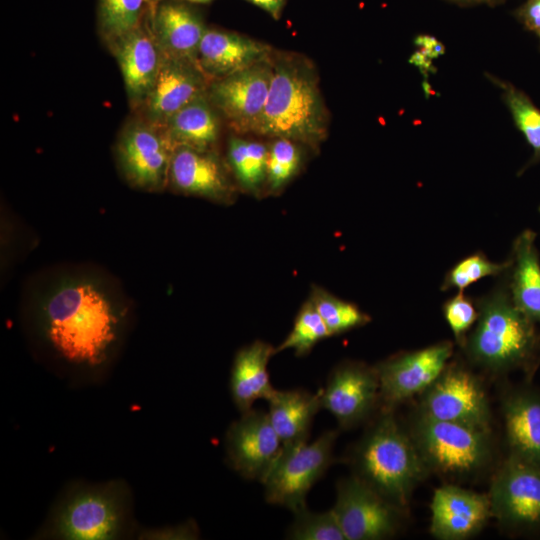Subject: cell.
I'll list each match as a JSON object with an SVG mask.
<instances>
[{
  "instance_id": "1",
  "label": "cell",
  "mask_w": 540,
  "mask_h": 540,
  "mask_svg": "<svg viewBox=\"0 0 540 540\" xmlns=\"http://www.w3.org/2000/svg\"><path fill=\"white\" fill-rule=\"evenodd\" d=\"M123 326L116 304L98 285L71 281L47 297L39 329L53 353L68 367L93 375L110 360Z\"/></svg>"
},
{
  "instance_id": "2",
  "label": "cell",
  "mask_w": 540,
  "mask_h": 540,
  "mask_svg": "<svg viewBox=\"0 0 540 540\" xmlns=\"http://www.w3.org/2000/svg\"><path fill=\"white\" fill-rule=\"evenodd\" d=\"M272 79L259 135L316 148L328 132L317 70L303 55L272 51Z\"/></svg>"
},
{
  "instance_id": "3",
  "label": "cell",
  "mask_w": 540,
  "mask_h": 540,
  "mask_svg": "<svg viewBox=\"0 0 540 540\" xmlns=\"http://www.w3.org/2000/svg\"><path fill=\"white\" fill-rule=\"evenodd\" d=\"M347 455L355 477L404 510L426 465L409 433L393 410H381Z\"/></svg>"
},
{
  "instance_id": "4",
  "label": "cell",
  "mask_w": 540,
  "mask_h": 540,
  "mask_svg": "<svg viewBox=\"0 0 540 540\" xmlns=\"http://www.w3.org/2000/svg\"><path fill=\"white\" fill-rule=\"evenodd\" d=\"M478 318L462 344L469 360L494 374L529 370L539 357L535 322L513 303L506 284L476 301Z\"/></svg>"
},
{
  "instance_id": "5",
  "label": "cell",
  "mask_w": 540,
  "mask_h": 540,
  "mask_svg": "<svg viewBox=\"0 0 540 540\" xmlns=\"http://www.w3.org/2000/svg\"><path fill=\"white\" fill-rule=\"evenodd\" d=\"M131 496L123 481L76 484L55 504L39 536L66 540H110L126 533Z\"/></svg>"
},
{
  "instance_id": "6",
  "label": "cell",
  "mask_w": 540,
  "mask_h": 540,
  "mask_svg": "<svg viewBox=\"0 0 540 540\" xmlns=\"http://www.w3.org/2000/svg\"><path fill=\"white\" fill-rule=\"evenodd\" d=\"M409 433L429 471L468 476L491 457L490 431L417 415Z\"/></svg>"
},
{
  "instance_id": "7",
  "label": "cell",
  "mask_w": 540,
  "mask_h": 540,
  "mask_svg": "<svg viewBox=\"0 0 540 540\" xmlns=\"http://www.w3.org/2000/svg\"><path fill=\"white\" fill-rule=\"evenodd\" d=\"M338 434L339 430H327L311 443L282 444L262 482L266 502L292 512L306 507L308 492L335 462Z\"/></svg>"
},
{
  "instance_id": "8",
  "label": "cell",
  "mask_w": 540,
  "mask_h": 540,
  "mask_svg": "<svg viewBox=\"0 0 540 540\" xmlns=\"http://www.w3.org/2000/svg\"><path fill=\"white\" fill-rule=\"evenodd\" d=\"M418 415L490 431L491 412L486 391L468 369L448 364L419 395Z\"/></svg>"
},
{
  "instance_id": "9",
  "label": "cell",
  "mask_w": 540,
  "mask_h": 540,
  "mask_svg": "<svg viewBox=\"0 0 540 540\" xmlns=\"http://www.w3.org/2000/svg\"><path fill=\"white\" fill-rule=\"evenodd\" d=\"M492 517L506 530L540 533V467L508 456L490 488Z\"/></svg>"
},
{
  "instance_id": "10",
  "label": "cell",
  "mask_w": 540,
  "mask_h": 540,
  "mask_svg": "<svg viewBox=\"0 0 540 540\" xmlns=\"http://www.w3.org/2000/svg\"><path fill=\"white\" fill-rule=\"evenodd\" d=\"M273 73L268 59L212 80L207 95L221 117L238 134H258Z\"/></svg>"
},
{
  "instance_id": "11",
  "label": "cell",
  "mask_w": 540,
  "mask_h": 540,
  "mask_svg": "<svg viewBox=\"0 0 540 540\" xmlns=\"http://www.w3.org/2000/svg\"><path fill=\"white\" fill-rule=\"evenodd\" d=\"M346 540H382L393 537L404 510L351 475L336 485L332 507Z\"/></svg>"
},
{
  "instance_id": "12",
  "label": "cell",
  "mask_w": 540,
  "mask_h": 540,
  "mask_svg": "<svg viewBox=\"0 0 540 540\" xmlns=\"http://www.w3.org/2000/svg\"><path fill=\"white\" fill-rule=\"evenodd\" d=\"M453 351L452 342L441 341L379 362L374 367L379 379L380 409L393 410L424 392L448 366Z\"/></svg>"
},
{
  "instance_id": "13",
  "label": "cell",
  "mask_w": 540,
  "mask_h": 540,
  "mask_svg": "<svg viewBox=\"0 0 540 540\" xmlns=\"http://www.w3.org/2000/svg\"><path fill=\"white\" fill-rule=\"evenodd\" d=\"M321 391V407L337 420L339 430L369 422L380 408L379 379L375 367L346 360L337 364Z\"/></svg>"
},
{
  "instance_id": "14",
  "label": "cell",
  "mask_w": 540,
  "mask_h": 540,
  "mask_svg": "<svg viewBox=\"0 0 540 540\" xmlns=\"http://www.w3.org/2000/svg\"><path fill=\"white\" fill-rule=\"evenodd\" d=\"M282 442L268 412L250 409L228 427L225 451L229 466L241 477L263 482L274 464Z\"/></svg>"
},
{
  "instance_id": "15",
  "label": "cell",
  "mask_w": 540,
  "mask_h": 540,
  "mask_svg": "<svg viewBox=\"0 0 540 540\" xmlns=\"http://www.w3.org/2000/svg\"><path fill=\"white\" fill-rule=\"evenodd\" d=\"M174 148L163 127L140 117L122 131L118 155L129 180L141 187L158 188L168 179Z\"/></svg>"
},
{
  "instance_id": "16",
  "label": "cell",
  "mask_w": 540,
  "mask_h": 540,
  "mask_svg": "<svg viewBox=\"0 0 540 540\" xmlns=\"http://www.w3.org/2000/svg\"><path fill=\"white\" fill-rule=\"evenodd\" d=\"M210 82L195 61L163 54L154 85L138 109L140 117L164 127L177 111L205 94Z\"/></svg>"
},
{
  "instance_id": "17",
  "label": "cell",
  "mask_w": 540,
  "mask_h": 540,
  "mask_svg": "<svg viewBox=\"0 0 540 540\" xmlns=\"http://www.w3.org/2000/svg\"><path fill=\"white\" fill-rule=\"evenodd\" d=\"M430 509V532L439 540L470 538L492 517L489 494L453 484L443 485L434 491Z\"/></svg>"
},
{
  "instance_id": "18",
  "label": "cell",
  "mask_w": 540,
  "mask_h": 540,
  "mask_svg": "<svg viewBox=\"0 0 540 540\" xmlns=\"http://www.w3.org/2000/svg\"><path fill=\"white\" fill-rule=\"evenodd\" d=\"M108 48L120 67L131 107L139 109L154 85L163 58L150 27L148 11L138 28Z\"/></svg>"
},
{
  "instance_id": "19",
  "label": "cell",
  "mask_w": 540,
  "mask_h": 540,
  "mask_svg": "<svg viewBox=\"0 0 540 540\" xmlns=\"http://www.w3.org/2000/svg\"><path fill=\"white\" fill-rule=\"evenodd\" d=\"M148 18L164 55L196 62L200 42L208 28L196 8L181 0H160L149 3Z\"/></svg>"
},
{
  "instance_id": "20",
  "label": "cell",
  "mask_w": 540,
  "mask_h": 540,
  "mask_svg": "<svg viewBox=\"0 0 540 540\" xmlns=\"http://www.w3.org/2000/svg\"><path fill=\"white\" fill-rule=\"evenodd\" d=\"M168 179L176 189L186 194L218 201L233 198L234 187L212 150L175 146Z\"/></svg>"
},
{
  "instance_id": "21",
  "label": "cell",
  "mask_w": 540,
  "mask_h": 540,
  "mask_svg": "<svg viewBox=\"0 0 540 540\" xmlns=\"http://www.w3.org/2000/svg\"><path fill=\"white\" fill-rule=\"evenodd\" d=\"M272 48L246 35L207 28L200 42L196 63L212 81L268 59Z\"/></svg>"
},
{
  "instance_id": "22",
  "label": "cell",
  "mask_w": 540,
  "mask_h": 540,
  "mask_svg": "<svg viewBox=\"0 0 540 540\" xmlns=\"http://www.w3.org/2000/svg\"><path fill=\"white\" fill-rule=\"evenodd\" d=\"M509 455L540 467V390L515 387L502 400Z\"/></svg>"
},
{
  "instance_id": "23",
  "label": "cell",
  "mask_w": 540,
  "mask_h": 540,
  "mask_svg": "<svg viewBox=\"0 0 540 540\" xmlns=\"http://www.w3.org/2000/svg\"><path fill=\"white\" fill-rule=\"evenodd\" d=\"M275 348L268 342L255 340L240 348L230 373V394L236 408L244 413L259 399L268 401L275 392L270 381L268 363Z\"/></svg>"
},
{
  "instance_id": "24",
  "label": "cell",
  "mask_w": 540,
  "mask_h": 540,
  "mask_svg": "<svg viewBox=\"0 0 540 540\" xmlns=\"http://www.w3.org/2000/svg\"><path fill=\"white\" fill-rule=\"evenodd\" d=\"M268 402V416L282 444L308 441L313 419L321 407V391L276 389Z\"/></svg>"
},
{
  "instance_id": "25",
  "label": "cell",
  "mask_w": 540,
  "mask_h": 540,
  "mask_svg": "<svg viewBox=\"0 0 540 540\" xmlns=\"http://www.w3.org/2000/svg\"><path fill=\"white\" fill-rule=\"evenodd\" d=\"M536 234L523 231L514 241L508 290L516 307L535 323L540 322V260Z\"/></svg>"
},
{
  "instance_id": "26",
  "label": "cell",
  "mask_w": 540,
  "mask_h": 540,
  "mask_svg": "<svg viewBox=\"0 0 540 540\" xmlns=\"http://www.w3.org/2000/svg\"><path fill=\"white\" fill-rule=\"evenodd\" d=\"M220 116L206 92L177 111L163 128L174 146L212 150L220 134Z\"/></svg>"
},
{
  "instance_id": "27",
  "label": "cell",
  "mask_w": 540,
  "mask_h": 540,
  "mask_svg": "<svg viewBox=\"0 0 540 540\" xmlns=\"http://www.w3.org/2000/svg\"><path fill=\"white\" fill-rule=\"evenodd\" d=\"M230 169L240 187L254 195L266 185L268 146L257 141L231 137L227 149Z\"/></svg>"
},
{
  "instance_id": "28",
  "label": "cell",
  "mask_w": 540,
  "mask_h": 540,
  "mask_svg": "<svg viewBox=\"0 0 540 540\" xmlns=\"http://www.w3.org/2000/svg\"><path fill=\"white\" fill-rule=\"evenodd\" d=\"M148 8V0H99L98 29L107 46L138 28Z\"/></svg>"
},
{
  "instance_id": "29",
  "label": "cell",
  "mask_w": 540,
  "mask_h": 540,
  "mask_svg": "<svg viewBox=\"0 0 540 540\" xmlns=\"http://www.w3.org/2000/svg\"><path fill=\"white\" fill-rule=\"evenodd\" d=\"M309 299L327 326L330 336L346 333L371 321V317L356 304L340 299L319 286L312 287Z\"/></svg>"
},
{
  "instance_id": "30",
  "label": "cell",
  "mask_w": 540,
  "mask_h": 540,
  "mask_svg": "<svg viewBox=\"0 0 540 540\" xmlns=\"http://www.w3.org/2000/svg\"><path fill=\"white\" fill-rule=\"evenodd\" d=\"M489 79L500 88L517 128L533 150L529 164L540 162V109L524 92L512 84L490 75Z\"/></svg>"
},
{
  "instance_id": "31",
  "label": "cell",
  "mask_w": 540,
  "mask_h": 540,
  "mask_svg": "<svg viewBox=\"0 0 540 540\" xmlns=\"http://www.w3.org/2000/svg\"><path fill=\"white\" fill-rule=\"evenodd\" d=\"M331 337L327 326L308 298L298 311L293 327L286 338L275 348V354L292 349L302 357L311 352L320 341Z\"/></svg>"
},
{
  "instance_id": "32",
  "label": "cell",
  "mask_w": 540,
  "mask_h": 540,
  "mask_svg": "<svg viewBox=\"0 0 540 540\" xmlns=\"http://www.w3.org/2000/svg\"><path fill=\"white\" fill-rule=\"evenodd\" d=\"M300 144L285 138H275L268 145L266 190L278 194L298 173L302 152Z\"/></svg>"
},
{
  "instance_id": "33",
  "label": "cell",
  "mask_w": 540,
  "mask_h": 540,
  "mask_svg": "<svg viewBox=\"0 0 540 540\" xmlns=\"http://www.w3.org/2000/svg\"><path fill=\"white\" fill-rule=\"evenodd\" d=\"M285 538L290 540H346L332 508L314 512L306 507L293 512Z\"/></svg>"
},
{
  "instance_id": "34",
  "label": "cell",
  "mask_w": 540,
  "mask_h": 540,
  "mask_svg": "<svg viewBox=\"0 0 540 540\" xmlns=\"http://www.w3.org/2000/svg\"><path fill=\"white\" fill-rule=\"evenodd\" d=\"M510 259L502 263L491 261L483 252H475L458 261L444 276L441 290L457 289L464 292L475 282L507 272Z\"/></svg>"
},
{
  "instance_id": "35",
  "label": "cell",
  "mask_w": 540,
  "mask_h": 540,
  "mask_svg": "<svg viewBox=\"0 0 540 540\" xmlns=\"http://www.w3.org/2000/svg\"><path fill=\"white\" fill-rule=\"evenodd\" d=\"M443 316L457 343L462 346L478 318V307L464 292L452 296L442 307Z\"/></svg>"
},
{
  "instance_id": "36",
  "label": "cell",
  "mask_w": 540,
  "mask_h": 540,
  "mask_svg": "<svg viewBox=\"0 0 540 540\" xmlns=\"http://www.w3.org/2000/svg\"><path fill=\"white\" fill-rule=\"evenodd\" d=\"M198 529L194 522H186L174 527L145 530L140 535L141 539H196Z\"/></svg>"
},
{
  "instance_id": "37",
  "label": "cell",
  "mask_w": 540,
  "mask_h": 540,
  "mask_svg": "<svg viewBox=\"0 0 540 540\" xmlns=\"http://www.w3.org/2000/svg\"><path fill=\"white\" fill-rule=\"evenodd\" d=\"M517 19L528 30L540 31V0H526L516 11Z\"/></svg>"
},
{
  "instance_id": "38",
  "label": "cell",
  "mask_w": 540,
  "mask_h": 540,
  "mask_svg": "<svg viewBox=\"0 0 540 540\" xmlns=\"http://www.w3.org/2000/svg\"><path fill=\"white\" fill-rule=\"evenodd\" d=\"M414 42L420 47L419 51L430 59L438 58L445 52L443 44L430 35H418Z\"/></svg>"
},
{
  "instance_id": "39",
  "label": "cell",
  "mask_w": 540,
  "mask_h": 540,
  "mask_svg": "<svg viewBox=\"0 0 540 540\" xmlns=\"http://www.w3.org/2000/svg\"><path fill=\"white\" fill-rule=\"evenodd\" d=\"M262 10L266 11L272 18L278 20L282 14L286 0H246Z\"/></svg>"
},
{
  "instance_id": "40",
  "label": "cell",
  "mask_w": 540,
  "mask_h": 540,
  "mask_svg": "<svg viewBox=\"0 0 540 540\" xmlns=\"http://www.w3.org/2000/svg\"><path fill=\"white\" fill-rule=\"evenodd\" d=\"M409 62L418 67L425 76L433 69L432 59L428 58L421 51L413 53Z\"/></svg>"
},
{
  "instance_id": "41",
  "label": "cell",
  "mask_w": 540,
  "mask_h": 540,
  "mask_svg": "<svg viewBox=\"0 0 540 540\" xmlns=\"http://www.w3.org/2000/svg\"><path fill=\"white\" fill-rule=\"evenodd\" d=\"M462 5H472V4H487V5H496L504 2L505 0H451Z\"/></svg>"
},
{
  "instance_id": "42",
  "label": "cell",
  "mask_w": 540,
  "mask_h": 540,
  "mask_svg": "<svg viewBox=\"0 0 540 540\" xmlns=\"http://www.w3.org/2000/svg\"><path fill=\"white\" fill-rule=\"evenodd\" d=\"M158 1L160 0H148V2L151 4L156 3ZM181 1L190 2V3H208L212 0H181Z\"/></svg>"
},
{
  "instance_id": "43",
  "label": "cell",
  "mask_w": 540,
  "mask_h": 540,
  "mask_svg": "<svg viewBox=\"0 0 540 540\" xmlns=\"http://www.w3.org/2000/svg\"><path fill=\"white\" fill-rule=\"evenodd\" d=\"M538 37H539V40H540V31L537 33Z\"/></svg>"
}]
</instances>
